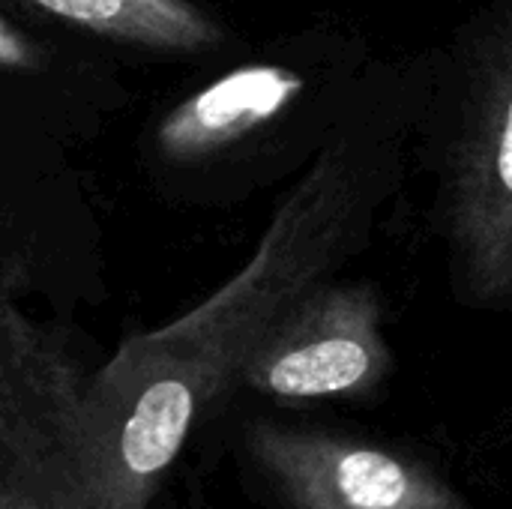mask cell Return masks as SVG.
Returning <instances> with one entry per match:
<instances>
[{"instance_id": "cell-6", "label": "cell", "mask_w": 512, "mask_h": 509, "mask_svg": "<svg viewBox=\"0 0 512 509\" xmlns=\"http://www.w3.org/2000/svg\"><path fill=\"white\" fill-rule=\"evenodd\" d=\"M303 87V75L288 66L252 63L231 69L171 108L156 129V144L177 162L210 156L276 120Z\"/></svg>"}, {"instance_id": "cell-5", "label": "cell", "mask_w": 512, "mask_h": 509, "mask_svg": "<svg viewBox=\"0 0 512 509\" xmlns=\"http://www.w3.org/2000/svg\"><path fill=\"white\" fill-rule=\"evenodd\" d=\"M246 450L291 509H468L426 465L378 444L258 420Z\"/></svg>"}, {"instance_id": "cell-3", "label": "cell", "mask_w": 512, "mask_h": 509, "mask_svg": "<svg viewBox=\"0 0 512 509\" xmlns=\"http://www.w3.org/2000/svg\"><path fill=\"white\" fill-rule=\"evenodd\" d=\"M387 369L378 291L321 279L264 330L240 384L279 402L348 399L375 390Z\"/></svg>"}, {"instance_id": "cell-8", "label": "cell", "mask_w": 512, "mask_h": 509, "mask_svg": "<svg viewBox=\"0 0 512 509\" xmlns=\"http://www.w3.org/2000/svg\"><path fill=\"white\" fill-rule=\"evenodd\" d=\"M0 509H51V504L0 453Z\"/></svg>"}, {"instance_id": "cell-1", "label": "cell", "mask_w": 512, "mask_h": 509, "mask_svg": "<svg viewBox=\"0 0 512 509\" xmlns=\"http://www.w3.org/2000/svg\"><path fill=\"white\" fill-rule=\"evenodd\" d=\"M357 213L354 171L327 147L285 192L249 261L180 318L126 339L87 378L66 509H147L195 426L234 390L279 312L321 282Z\"/></svg>"}, {"instance_id": "cell-9", "label": "cell", "mask_w": 512, "mask_h": 509, "mask_svg": "<svg viewBox=\"0 0 512 509\" xmlns=\"http://www.w3.org/2000/svg\"><path fill=\"white\" fill-rule=\"evenodd\" d=\"M42 51L0 15V69H36Z\"/></svg>"}, {"instance_id": "cell-2", "label": "cell", "mask_w": 512, "mask_h": 509, "mask_svg": "<svg viewBox=\"0 0 512 509\" xmlns=\"http://www.w3.org/2000/svg\"><path fill=\"white\" fill-rule=\"evenodd\" d=\"M87 378L18 306V270L0 258V453L51 504L66 509L84 444Z\"/></svg>"}, {"instance_id": "cell-4", "label": "cell", "mask_w": 512, "mask_h": 509, "mask_svg": "<svg viewBox=\"0 0 512 509\" xmlns=\"http://www.w3.org/2000/svg\"><path fill=\"white\" fill-rule=\"evenodd\" d=\"M450 225L465 285L512 297V21L483 57L453 156Z\"/></svg>"}, {"instance_id": "cell-7", "label": "cell", "mask_w": 512, "mask_h": 509, "mask_svg": "<svg viewBox=\"0 0 512 509\" xmlns=\"http://www.w3.org/2000/svg\"><path fill=\"white\" fill-rule=\"evenodd\" d=\"M45 12L105 39L201 54L222 42L219 24L192 0H33Z\"/></svg>"}]
</instances>
